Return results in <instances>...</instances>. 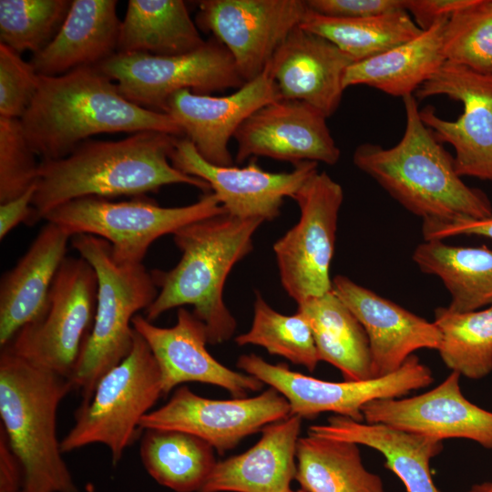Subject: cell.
I'll list each match as a JSON object with an SVG mask.
<instances>
[{
	"instance_id": "obj_1",
	"label": "cell",
	"mask_w": 492,
	"mask_h": 492,
	"mask_svg": "<svg viewBox=\"0 0 492 492\" xmlns=\"http://www.w3.org/2000/svg\"><path fill=\"white\" fill-rule=\"evenodd\" d=\"M403 101L402 138L391 148L370 142L358 145L353 154L354 166L421 218L422 226L492 217L488 197L462 180L454 157L422 121L415 97L407 96Z\"/></svg>"
},
{
	"instance_id": "obj_2",
	"label": "cell",
	"mask_w": 492,
	"mask_h": 492,
	"mask_svg": "<svg viewBox=\"0 0 492 492\" xmlns=\"http://www.w3.org/2000/svg\"><path fill=\"white\" fill-rule=\"evenodd\" d=\"M175 138L141 131L119 140L82 142L65 158L42 160L29 224L45 220L62 204L85 197H141L170 184L211 191L206 181L171 164Z\"/></svg>"
},
{
	"instance_id": "obj_3",
	"label": "cell",
	"mask_w": 492,
	"mask_h": 492,
	"mask_svg": "<svg viewBox=\"0 0 492 492\" xmlns=\"http://www.w3.org/2000/svg\"><path fill=\"white\" fill-rule=\"evenodd\" d=\"M20 120L42 160L65 158L83 140L100 133L158 131L184 137L169 114L128 100L97 67L39 75L36 94Z\"/></svg>"
},
{
	"instance_id": "obj_4",
	"label": "cell",
	"mask_w": 492,
	"mask_h": 492,
	"mask_svg": "<svg viewBox=\"0 0 492 492\" xmlns=\"http://www.w3.org/2000/svg\"><path fill=\"white\" fill-rule=\"evenodd\" d=\"M262 222L223 213L178 230L173 241L181 258L169 271L151 272L159 292L145 318L153 322L170 309L191 305L209 343L230 340L237 323L225 305L224 284L232 267L251 251L253 234Z\"/></svg>"
},
{
	"instance_id": "obj_5",
	"label": "cell",
	"mask_w": 492,
	"mask_h": 492,
	"mask_svg": "<svg viewBox=\"0 0 492 492\" xmlns=\"http://www.w3.org/2000/svg\"><path fill=\"white\" fill-rule=\"evenodd\" d=\"M72 390L68 378L1 348L0 427L23 467L26 492H79L56 430L58 406Z\"/></svg>"
},
{
	"instance_id": "obj_6",
	"label": "cell",
	"mask_w": 492,
	"mask_h": 492,
	"mask_svg": "<svg viewBox=\"0 0 492 492\" xmlns=\"http://www.w3.org/2000/svg\"><path fill=\"white\" fill-rule=\"evenodd\" d=\"M72 247L94 268L97 279L96 314L70 382L87 404L101 377L131 351L132 319L155 300L159 289L143 263L117 262L108 241L76 234Z\"/></svg>"
},
{
	"instance_id": "obj_7",
	"label": "cell",
	"mask_w": 492,
	"mask_h": 492,
	"mask_svg": "<svg viewBox=\"0 0 492 492\" xmlns=\"http://www.w3.org/2000/svg\"><path fill=\"white\" fill-rule=\"evenodd\" d=\"M161 395L158 363L147 342L135 331L130 353L101 377L90 400L77 408L74 425L61 440L62 452L101 444L117 465L142 435L141 420Z\"/></svg>"
},
{
	"instance_id": "obj_8",
	"label": "cell",
	"mask_w": 492,
	"mask_h": 492,
	"mask_svg": "<svg viewBox=\"0 0 492 492\" xmlns=\"http://www.w3.org/2000/svg\"><path fill=\"white\" fill-rule=\"evenodd\" d=\"M223 213L226 210L210 191L198 201L181 207H161L142 196L118 202L85 197L58 206L45 220L64 228L72 236L89 234L106 240L118 263L139 264L157 239Z\"/></svg>"
},
{
	"instance_id": "obj_9",
	"label": "cell",
	"mask_w": 492,
	"mask_h": 492,
	"mask_svg": "<svg viewBox=\"0 0 492 492\" xmlns=\"http://www.w3.org/2000/svg\"><path fill=\"white\" fill-rule=\"evenodd\" d=\"M97 293V274L89 262L80 256L66 257L44 313L6 346L30 364L70 379L93 326Z\"/></svg>"
},
{
	"instance_id": "obj_10",
	"label": "cell",
	"mask_w": 492,
	"mask_h": 492,
	"mask_svg": "<svg viewBox=\"0 0 492 492\" xmlns=\"http://www.w3.org/2000/svg\"><path fill=\"white\" fill-rule=\"evenodd\" d=\"M96 67L117 84L125 98L161 113L178 91L211 95L245 84L230 52L214 37L188 53H116Z\"/></svg>"
},
{
	"instance_id": "obj_11",
	"label": "cell",
	"mask_w": 492,
	"mask_h": 492,
	"mask_svg": "<svg viewBox=\"0 0 492 492\" xmlns=\"http://www.w3.org/2000/svg\"><path fill=\"white\" fill-rule=\"evenodd\" d=\"M237 367L278 391L289 402L291 415L313 418L323 412L364 422L362 408L375 399L399 398L430 385L434 377L428 366L414 354L387 375L363 380L330 382L272 364L255 354H242Z\"/></svg>"
},
{
	"instance_id": "obj_12",
	"label": "cell",
	"mask_w": 492,
	"mask_h": 492,
	"mask_svg": "<svg viewBox=\"0 0 492 492\" xmlns=\"http://www.w3.org/2000/svg\"><path fill=\"white\" fill-rule=\"evenodd\" d=\"M299 221L273 244L281 282L297 304L333 290L330 266L334 252L342 186L317 171L294 193Z\"/></svg>"
},
{
	"instance_id": "obj_13",
	"label": "cell",
	"mask_w": 492,
	"mask_h": 492,
	"mask_svg": "<svg viewBox=\"0 0 492 492\" xmlns=\"http://www.w3.org/2000/svg\"><path fill=\"white\" fill-rule=\"evenodd\" d=\"M439 95L460 101L462 114L447 120L428 106L420 110L422 121L439 142L454 148L460 177L492 180V75L446 61L414 94L416 99Z\"/></svg>"
},
{
	"instance_id": "obj_14",
	"label": "cell",
	"mask_w": 492,
	"mask_h": 492,
	"mask_svg": "<svg viewBox=\"0 0 492 492\" xmlns=\"http://www.w3.org/2000/svg\"><path fill=\"white\" fill-rule=\"evenodd\" d=\"M198 6L199 27L227 48L245 83L264 72L309 10L302 0H203Z\"/></svg>"
},
{
	"instance_id": "obj_15",
	"label": "cell",
	"mask_w": 492,
	"mask_h": 492,
	"mask_svg": "<svg viewBox=\"0 0 492 492\" xmlns=\"http://www.w3.org/2000/svg\"><path fill=\"white\" fill-rule=\"evenodd\" d=\"M289 415V402L272 387L253 397L217 400L180 386L165 405L142 418L140 428L189 433L222 455L243 438Z\"/></svg>"
},
{
	"instance_id": "obj_16",
	"label": "cell",
	"mask_w": 492,
	"mask_h": 492,
	"mask_svg": "<svg viewBox=\"0 0 492 492\" xmlns=\"http://www.w3.org/2000/svg\"><path fill=\"white\" fill-rule=\"evenodd\" d=\"M171 164L179 171L206 181L226 212L239 219L272 220L281 213L285 198L318 171V163L305 161L291 171L262 169L253 158L245 167L210 163L185 137H176Z\"/></svg>"
},
{
	"instance_id": "obj_17",
	"label": "cell",
	"mask_w": 492,
	"mask_h": 492,
	"mask_svg": "<svg viewBox=\"0 0 492 492\" xmlns=\"http://www.w3.org/2000/svg\"><path fill=\"white\" fill-rule=\"evenodd\" d=\"M321 111L299 100L279 99L252 113L234 135L235 159L266 157L295 165H335L341 150Z\"/></svg>"
},
{
	"instance_id": "obj_18",
	"label": "cell",
	"mask_w": 492,
	"mask_h": 492,
	"mask_svg": "<svg viewBox=\"0 0 492 492\" xmlns=\"http://www.w3.org/2000/svg\"><path fill=\"white\" fill-rule=\"evenodd\" d=\"M451 372L433 389L412 397L375 399L364 405V422L383 424L443 441L464 438L492 449V412L471 403Z\"/></svg>"
},
{
	"instance_id": "obj_19",
	"label": "cell",
	"mask_w": 492,
	"mask_h": 492,
	"mask_svg": "<svg viewBox=\"0 0 492 492\" xmlns=\"http://www.w3.org/2000/svg\"><path fill=\"white\" fill-rule=\"evenodd\" d=\"M132 327L147 342L158 363L163 395L184 383L199 382L220 386L234 398H244L264 384L218 362L206 348L205 325L183 307L179 308L172 327L157 326L140 314L132 319Z\"/></svg>"
},
{
	"instance_id": "obj_20",
	"label": "cell",
	"mask_w": 492,
	"mask_h": 492,
	"mask_svg": "<svg viewBox=\"0 0 492 492\" xmlns=\"http://www.w3.org/2000/svg\"><path fill=\"white\" fill-rule=\"evenodd\" d=\"M281 98L275 83L264 70L227 96L178 91L169 97L166 113L204 159L214 165L231 166L228 144L238 128L256 110Z\"/></svg>"
},
{
	"instance_id": "obj_21",
	"label": "cell",
	"mask_w": 492,
	"mask_h": 492,
	"mask_svg": "<svg viewBox=\"0 0 492 492\" xmlns=\"http://www.w3.org/2000/svg\"><path fill=\"white\" fill-rule=\"evenodd\" d=\"M333 290L363 326L369 342L374 378L395 372L414 352L437 350L441 334L428 322L344 275Z\"/></svg>"
},
{
	"instance_id": "obj_22",
	"label": "cell",
	"mask_w": 492,
	"mask_h": 492,
	"mask_svg": "<svg viewBox=\"0 0 492 492\" xmlns=\"http://www.w3.org/2000/svg\"><path fill=\"white\" fill-rule=\"evenodd\" d=\"M354 62L329 40L299 26L279 46L265 70L282 99L302 101L329 118L341 104L343 76Z\"/></svg>"
},
{
	"instance_id": "obj_23",
	"label": "cell",
	"mask_w": 492,
	"mask_h": 492,
	"mask_svg": "<svg viewBox=\"0 0 492 492\" xmlns=\"http://www.w3.org/2000/svg\"><path fill=\"white\" fill-rule=\"evenodd\" d=\"M72 235L46 221L26 253L0 282V346L44 313L50 288Z\"/></svg>"
},
{
	"instance_id": "obj_24",
	"label": "cell",
	"mask_w": 492,
	"mask_h": 492,
	"mask_svg": "<svg viewBox=\"0 0 492 492\" xmlns=\"http://www.w3.org/2000/svg\"><path fill=\"white\" fill-rule=\"evenodd\" d=\"M302 420L291 415L266 425L250 449L218 461L199 492H291Z\"/></svg>"
},
{
	"instance_id": "obj_25",
	"label": "cell",
	"mask_w": 492,
	"mask_h": 492,
	"mask_svg": "<svg viewBox=\"0 0 492 492\" xmlns=\"http://www.w3.org/2000/svg\"><path fill=\"white\" fill-rule=\"evenodd\" d=\"M116 0H73L53 40L30 64L40 76L54 77L96 67L117 53L121 21Z\"/></svg>"
},
{
	"instance_id": "obj_26",
	"label": "cell",
	"mask_w": 492,
	"mask_h": 492,
	"mask_svg": "<svg viewBox=\"0 0 492 492\" xmlns=\"http://www.w3.org/2000/svg\"><path fill=\"white\" fill-rule=\"evenodd\" d=\"M308 434L376 450L384 457V466L400 478L406 492H440L430 471L432 458L444 447L440 440L337 415L330 416L324 425H311Z\"/></svg>"
},
{
	"instance_id": "obj_27",
	"label": "cell",
	"mask_w": 492,
	"mask_h": 492,
	"mask_svg": "<svg viewBox=\"0 0 492 492\" xmlns=\"http://www.w3.org/2000/svg\"><path fill=\"white\" fill-rule=\"evenodd\" d=\"M447 18L407 42L351 64L343 76L344 89L365 85L402 98L414 95L446 62L443 35Z\"/></svg>"
},
{
	"instance_id": "obj_28",
	"label": "cell",
	"mask_w": 492,
	"mask_h": 492,
	"mask_svg": "<svg viewBox=\"0 0 492 492\" xmlns=\"http://www.w3.org/2000/svg\"><path fill=\"white\" fill-rule=\"evenodd\" d=\"M308 321L320 361L335 366L346 381L373 379L367 335L333 290L297 304Z\"/></svg>"
},
{
	"instance_id": "obj_29",
	"label": "cell",
	"mask_w": 492,
	"mask_h": 492,
	"mask_svg": "<svg viewBox=\"0 0 492 492\" xmlns=\"http://www.w3.org/2000/svg\"><path fill=\"white\" fill-rule=\"evenodd\" d=\"M202 39L182 0H129L117 53L173 56L200 48Z\"/></svg>"
},
{
	"instance_id": "obj_30",
	"label": "cell",
	"mask_w": 492,
	"mask_h": 492,
	"mask_svg": "<svg viewBox=\"0 0 492 492\" xmlns=\"http://www.w3.org/2000/svg\"><path fill=\"white\" fill-rule=\"evenodd\" d=\"M421 272L437 276L448 291V309L473 312L492 305V250L464 247L441 240L424 241L413 252Z\"/></svg>"
},
{
	"instance_id": "obj_31",
	"label": "cell",
	"mask_w": 492,
	"mask_h": 492,
	"mask_svg": "<svg viewBox=\"0 0 492 492\" xmlns=\"http://www.w3.org/2000/svg\"><path fill=\"white\" fill-rule=\"evenodd\" d=\"M296 466L305 492H384L381 477L364 467L358 445L350 441L300 437Z\"/></svg>"
},
{
	"instance_id": "obj_32",
	"label": "cell",
	"mask_w": 492,
	"mask_h": 492,
	"mask_svg": "<svg viewBox=\"0 0 492 492\" xmlns=\"http://www.w3.org/2000/svg\"><path fill=\"white\" fill-rule=\"evenodd\" d=\"M215 449L189 433L146 429L139 455L148 474L159 485L175 492H199L217 460Z\"/></svg>"
},
{
	"instance_id": "obj_33",
	"label": "cell",
	"mask_w": 492,
	"mask_h": 492,
	"mask_svg": "<svg viewBox=\"0 0 492 492\" xmlns=\"http://www.w3.org/2000/svg\"><path fill=\"white\" fill-rule=\"evenodd\" d=\"M300 26L329 40L355 62L394 48L423 31L405 10L343 18L322 15L309 9Z\"/></svg>"
},
{
	"instance_id": "obj_34",
	"label": "cell",
	"mask_w": 492,
	"mask_h": 492,
	"mask_svg": "<svg viewBox=\"0 0 492 492\" xmlns=\"http://www.w3.org/2000/svg\"><path fill=\"white\" fill-rule=\"evenodd\" d=\"M434 323L441 334L437 351L447 368L474 380L492 372V305L464 313L438 307Z\"/></svg>"
},
{
	"instance_id": "obj_35",
	"label": "cell",
	"mask_w": 492,
	"mask_h": 492,
	"mask_svg": "<svg viewBox=\"0 0 492 492\" xmlns=\"http://www.w3.org/2000/svg\"><path fill=\"white\" fill-rule=\"evenodd\" d=\"M238 345L253 344L313 372L320 358L313 330L299 312L285 315L272 309L256 293L250 330L235 337Z\"/></svg>"
},
{
	"instance_id": "obj_36",
	"label": "cell",
	"mask_w": 492,
	"mask_h": 492,
	"mask_svg": "<svg viewBox=\"0 0 492 492\" xmlns=\"http://www.w3.org/2000/svg\"><path fill=\"white\" fill-rule=\"evenodd\" d=\"M69 0H0V43L17 53L40 52L56 36Z\"/></svg>"
},
{
	"instance_id": "obj_37",
	"label": "cell",
	"mask_w": 492,
	"mask_h": 492,
	"mask_svg": "<svg viewBox=\"0 0 492 492\" xmlns=\"http://www.w3.org/2000/svg\"><path fill=\"white\" fill-rule=\"evenodd\" d=\"M443 51L447 62L492 75V0H474L447 18Z\"/></svg>"
},
{
	"instance_id": "obj_38",
	"label": "cell",
	"mask_w": 492,
	"mask_h": 492,
	"mask_svg": "<svg viewBox=\"0 0 492 492\" xmlns=\"http://www.w3.org/2000/svg\"><path fill=\"white\" fill-rule=\"evenodd\" d=\"M20 118L0 117V204L36 184L39 164Z\"/></svg>"
},
{
	"instance_id": "obj_39",
	"label": "cell",
	"mask_w": 492,
	"mask_h": 492,
	"mask_svg": "<svg viewBox=\"0 0 492 492\" xmlns=\"http://www.w3.org/2000/svg\"><path fill=\"white\" fill-rule=\"evenodd\" d=\"M38 81L30 62L0 43V117L21 118L36 94Z\"/></svg>"
},
{
	"instance_id": "obj_40",
	"label": "cell",
	"mask_w": 492,
	"mask_h": 492,
	"mask_svg": "<svg viewBox=\"0 0 492 492\" xmlns=\"http://www.w3.org/2000/svg\"><path fill=\"white\" fill-rule=\"evenodd\" d=\"M308 8L319 15L359 18L405 10V0H307Z\"/></svg>"
},
{
	"instance_id": "obj_41",
	"label": "cell",
	"mask_w": 492,
	"mask_h": 492,
	"mask_svg": "<svg viewBox=\"0 0 492 492\" xmlns=\"http://www.w3.org/2000/svg\"><path fill=\"white\" fill-rule=\"evenodd\" d=\"M474 0H405V10L422 30L469 5Z\"/></svg>"
},
{
	"instance_id": "obj_42",
	"label": "cell",
	"mask_w": 492,
	"mask_h": 492,
	"mask_svg": "<svg viewBox=\"0 0 492 492\" xmlns=\"http://www.w3.org/2000/svg\"><path fill=\"white\" fill-rule=\"evenodd\" d=\"M424 241L441 240L456 235H477L492 239V217L464 220L440 226H422Z\"/></svg>"
},
{
	"instance_id": "obj_43",
	"label": "cell",
	"mask_w": 492,
	"mask_h": 492,
	"mask_svg": "<svg viewBox=\"0 0 492 492\" xmlns=\"http://www.w3.org/2000/svg\"><path fill=\"white\" fill-rule=\"evenodd\" d=\"M0 492H26L23 467L0 427Z\"/></svg>"
},
{
	"instance_id": "obj_44",
	"label": "cell",
	"mask_w": 492,
	"mask_h": 492,
	"mask_svg": "<svg viewBox=\"0 0 492 492\" xmlns=\"http://www.w3.org/2000/svg\"><path fill=\"white\" fill-rule=\"evenodd\" d=\"M36 190V184L21 196L0 204V240H3L18 224L30 223L33 214L32 201Z\"/></svg>"
},
{
	"instance_id": "obj_45",
	"label": "cell",
	"mask_w": 492,
	"mask_h": 492,
	"mask_svg": "<svg viewBox=\"0 0 492 492\" xmlns=\"http://www.w3.org/2000/svg\"><path fill=\"white\" fill-rule=\"evenodd\" d=\"M466 492H492V480L476 484Z\"/></svg>"
},
{
	"instance_id": "obj_46",
	"label": "cell",
	"mask_w": 492,
	"mask_h": 492,
	"mask_svg": "<svg viewBox=\"0 0 492 492\" xmlns=\"http://www.w3.org/2000/svg\"><path fill=\"white\" fill-rule=\"evenodd\" d=\"M291 492H305V491L302 490V489H299V490H296V491L291 490Z\"/></svg>"
}]
</instances>
